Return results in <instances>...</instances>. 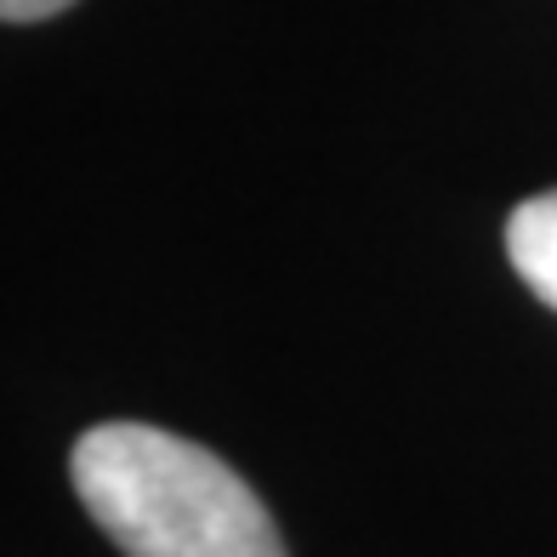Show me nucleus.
I'll list each match as a JSON object with an SVG mask.
<instances>
[{"label":"nucleus","mask_w":557,"mask_h":557,"mask_svg":"<svg viewBox=\"0 0 557 557\" xmlns=\"http://www.w3.org/2000/svg\"><path fill=\"white\" fill-rule=\"evenodd\" d=\"M69 478L125 557H290L262 495L222 455L165 426H86L69 449Z\"/></svg>","instance_id":"obj_1"},{"label":"nucleus","mask_w":557,"mask_h":557,"mask_svg":"<svg viewBox=\"0 0 557 557\" xmlns=\"http://www.w3.org/2000/svg\"><path fill=\"white\" fill-rule=\"evenodd\" d=\"M506 257H512L523 285L557 313V188L523 199L506 216Z\"/></svg>","instance_id":"obj_2"},{"label":"nucleus","mask_w":557,"mask_h":557,"mask_svg":"<svg viewBox=\"0 0 557 557\" xmlns=\"http://www.w3.org/2000/svg\"><path fill=\"white\" fill-rule=\"evenodd\" d=\"M69 7L74 0H0V17L7 23H46V17H58Z\"/></svg>","instance_id":"obj_3"}]
</instances>
